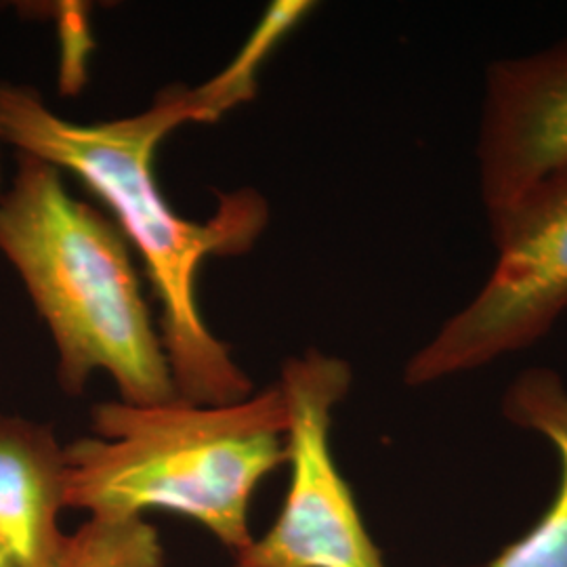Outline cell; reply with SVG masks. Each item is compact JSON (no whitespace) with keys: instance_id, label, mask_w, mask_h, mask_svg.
I'll use <instances>...</instances> for the list:
<instances>
[{"instance_id":"obj_1","label":"cell","mask_w":567,"mask_h":567,"mask_svg":"<svg viewBox=\"0 0 567 567\" xmlns=\"http://www.w3.org/2000/svg\"><path fill=\"white\" fill-rule=\"evenodd\" d=\"M274 44L252 34L221 74L196 89L175 84L145 112L118 121L79 124L58 116L28 84L0 81V142L79 177L114 215L137 250L161 301V337L177 395L196 405H229L255 391L229 347L206 326L198 305V271L208 257H234L264 234V196L221 194L208 221H189L164 198L154 154L185 122H213L257 91V72Z\"/></svg>"},{"instance_id":"obj_2","label":"cell","mask_w":567,"mask_h":567,"mask_svg":"<svg viewBox=\"0 0 567 567\" xmlns=\"http://www.w3.org/2000/svg\"><path fill=\"white\" fill-rule=\"evenodd\" d=\"M0 255L53 339L68 395L79 398L102 370L124 404L179 398L131 244L114 219L70 196L55 166L18 154L16 177L0 194Z\"/></svg>"},{"instance_id":"obj_3","label":"cell","mask_w":567,"mask_h":567,"mask_svg":"<svg viewBox=\"0 0 567 567\" xmlns=\"http://www.w3.org/2000/svg\"><path fill=\"white\" fill-rule=\"evenodd\" d=\"M91 429L65 446V507L97 519L163 508L200 524L234 555L255 540V489L288 461L278 383L229 405L105 402L91 410Z\"/></svg>"},{"instance_id":"obj_4","label":"cell","mask_w":567,"mask_h":567,"mask_svg":"<svg viewBox=\"0 0 567 567\" xmlns=\"http://www.w3.org/2000/svg\"><path fill=\"white\" fill-rule=\"evenodd\" d=\"M494 267L404 368L425 386L484 368L543 341L567 311V166L487 217Z\"/></svg>"},{"instance_id":"obj_5","label":"cell","mask_w":567,"mask_h":567,"mask_svg":"<svg viewBox=\"0 0 567 567\" xmlns=\"http://www.w3.org/2000/svg\"><path fill=\"white\" fill-rule=\"evenodd\" d=\"M351 383V365L320 349L282 365L290 484L274 526L234 555V567H386L330 444Z\"/></svg>"},{"instance_id":"obj_6","label":"cell","mask_w":567,"mask_h":567,"mask_svg":"<svg viewBox=\"0 0 567 567\" xmlns=\"http://www.w3.org/2000/svg\"><path fill=\"white\" fill-rule=\"evenodd\" d=\"M475 164L486 217L567 166V41L487 65Z\"/></svg>"},{"instance_id":"obj_7","label":"cell","mask_w":567,"mask_h":567,"mask_svg":"<svg viewBox=\"0 0 567 567\" xmlns=\"http://www.w3.org/2000/svg\"><path fill=\"white\" fill-rule=\"evenodd\" d=\"M68 461L49 425L0 412V545L20 567H60Z\"/></svg>"},{"instance_id":"obj_8","label":"cell","mask_w":567,"mask_h":567,"mask_svg":"<svg viewBox=\"0 0 567 567\" xmlns=\"http://www.w3.org/2000/svg\"><path fill=\"white\" fill-rule=\"evenodd\" d=\"M501 412L511 425L538 433L559 454L561 477L543 517L487 567H567V385L545 365L527 368L507 386Z\"/></svg>"},{"instance_id":"obj_9","label":"cell","mask_w":567,"mask_h":567,"mask_svg":"<svg viewBox=\"0 0 567 567\" xmlns=\"http://www.w3.org/2000/svg\"><path fill=\"white\" fill-rule=\"evenodd\" d=\"M158 529L143 517H91L70 534L60 567H164Z\"/></svg>"},{"instance_id":"obj_10","label":"cell","mask_w":567,"mask_h":567,"mask_svg":"<svg viewBox=\"0 0 567 567\" xmlns=\"http://www.w3.org/2000/svg\"><path fill=\"white\" fill-rule=\"evenodd\" d=\"M58 25H60L61 47V82H70L74 89H79L82 81V47L81 42H89L86 37V21L82 20V11L76 4H60L58 9Z\"/></svg>"},{"instance_id":"obj_11","label":"cell","mask_w":567,"mask_h":567,"mask_svg":"<svg viewBox=\"0 0 567 567\" xmlns=\"http://www.w3.org/2000/svg\"><path fill=\"white\" fill-rule=\"evenodd\" d=\"M0 567H20V564L13 559V555L2 545H0Z\"/></svg>"}]
</instances>
